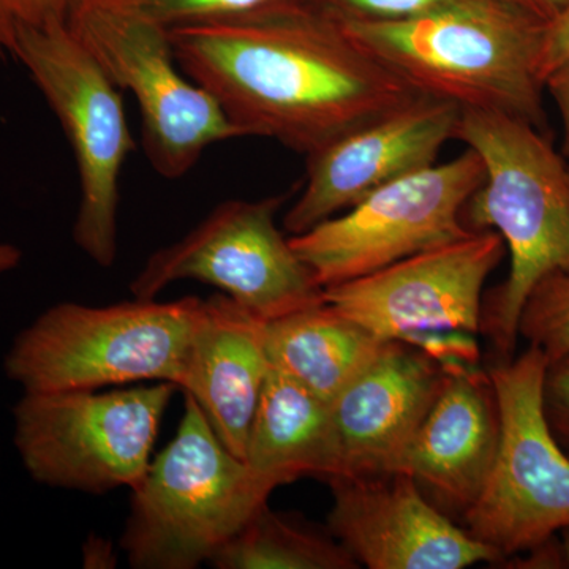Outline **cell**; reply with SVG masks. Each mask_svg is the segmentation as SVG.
<instances>
[{
  "label": "cell",
  "instance_id": "15",
  "mask_svg": "<svg viewBox=\"0 0 569 569\" xmlns=\"http://www.w3.org/2000/svg\"><path fill=\"white\" fill-rule=\"evenodd\" d=\"M443 378V366L421 348L385 342L331 402L342 477L396 473Z\"/></svg>",
  "mask_w": 569,
  "mask_h": 569
},
{
  "label": "cell",
  "instance_id": "25",
  "mask_svg": "<svg viewBox=\"0 0 569 569\" xmlns=\"http://www.w3.org/2000/svg\"><path fill=\"white\" fill-rule=\"evenodd\" d=\"M542 396L550 429L569 451V355L549 362Z\"/></svg>",
  "mask_w": 569,
  "mask_h": 569
},
{
  "label": "cell",
  "instance_id": "24",
  "mask_svg": "<svg viewBox=\"0 0 569 569\" xmlns=\"http://www.w3.org/2000/svg\"><path fill=\"white\" fill-rule=\"evenodd\" d=\"M332 20L385 21L410 17L441 0H302Z\"/></svg>",
  "mask_w": 569,
  "mask_h": 569
},
{
  "label": "cell",
  "instance_id": "11",
  "mask_svg": "<svg viewBox=\"0 0 569 569\" xmlns=\"http://www.w3.org/2000/svg\"><path fill=\"white\" fill-rule=\"evenodd\" d=\"M473 149L381 187L353 208L290 236L291 246L323 288L359 279L413 254L468 238L463 220L485 181Z\"/></svg>",
  "mask_w": 569,
  "mask_h": 569
},
{
  "label": "cell",
  "instance_id": "22",
  "mask_svg": "<svg viewBox=\"0 0 569 569\" xmlns=\"http://www.w3.org/2000/svg\"><path fill=\"white\" fill-rule=\"evenodd\" d=\"M153 21L171 29L224 18L244 17L302 0H130Z\"/></svg>",
  "mask_w": 569,
  "mask_h": 569
},
{
  "label": "cell",
  "instance_id": "6",
  "mask_svg": "<svg viewBox=\"0 0 569 569\" xmlns=\"http://www.w3.org/2000/svg\"><path fill=\"white\" fill-rule=\"evenodd\" d=\"M174 385L26 392L13 408V441L32 479L48 488L111 492L137 488L151 466Z\"/></svg>",
  "mask_w": 569,
  "mask_h": 569
},
{
  "label": "cell",
  "instance_id": "12",
  "mask_svg": "<svg viewBox=\"0 0 569 569\" xmlns=\"http://www.w3.org/2000/svg\"><path fill=\"white\" fill-rule=\"evenodd\" d=\"M288 193L228 200L190 233L148 258L130 283L137 299H156L181 280L219 288L266 321L323 305L325 288L277 228Z\"/></svg>",
  "mask_w": 569,
  "mask_h": 569
},
{
  "label": "cell",
  "instance_id": "8",
  "mask_svg": "<svg viewBox=\"0 0 569 569\" xmlns=\"http://www.w3.org/2000/svg\"><path fill=\"white\" fill-rule=\"evenodd\" d=\"M505 250L497 231H475L372 274L325 288V302L383 342L421 348L443 367L475 366L482 288Z\"/></svg>",
  "mask_w": 569,
  "mask_h": 569
},
{
  "label": "cell",
  "instance_id": "10",
  "mask_svg": "<svg viewBox=\"0 0 569 569\" xmlns=\"http://www.w3.org/2000/svg\"><path fill=\"white\" fill-rule=\"evenodd\" d=\"M541 350L501 359L489 370L500 441L488 481L463 516L468 533L500 561L545 545L569 527V455L546 418Z\"/></svg>",
  "mask_w": 569,
  "mask_h": 569
},
{
  "label": "cell",
  "instance_id": "14",
  "mask_svg": "<svg viewBox=\"0 0 569 569\" xmlns=\"http://www.w3.org/2000/svg\"><path fill=\"white\" fill-rule=\"evenodd\" d=\"M329 533L370 569H462L497 563L496 550L438 509L410 475L337 477Z\"/></svg>",
  "mask_w": 569,
  "mask_h": 569
},
{
  "label": "cell",
  "instance_id": "16",
  "mask_svg": "<svg viewBox=\"0 0 569 569\" xmlns=\"http://www.w3.org/2000/svg\"><path fill=\"white\" fill-rule=\"evenodd\" d=\"M440 391L400 459L438 509L466 516L488 481L500 441V413L489 373L443 367Z\"/></svg>",
  "mask_w": 569,
  "mask_h": 569
},
{
  "label": "cell",
  "instance_id": "13",
  "mask_svg": "<svg viewBox=\"0 0 569 569\" xmlns=\"http://www.w3.org/2000/svg\"><path fill=\"white\" fill-rule=\"evenodd\" d=\"M460 108L418 96L307 157L305 189L283 217L291 236L353 208L370 193L427 167L456 140Z\"/></svg>",
  "mask_w": 569,
  "mask_h": 569
},
{
  "label": "cell",
  "instance_id": "18",
  "mask_svg": "<svg viewBox=\"0 0 569 569\" xmlns=\"http://www.w3.org/2000/svg\"><path fill=\"white\" fill-rule=\"evenodd\" d=\"M247 466L280 488L299 478L342 477L331 403L269 366L247 438Z\"/></svg>",
  "mask_w": 569,
  "mask_h": 569
},
{
  "label": "cell",
  "instance_id": "9",
  "mask_svg": "<svg viewBox=\"0 0 569 569\" xmlns=\"http://www.w3.org/2000/svg\"><path fill=\"white\" fill-rule=\"evenodd\" d=\"M11 59L24 67L61 122L77 160L81 198L74 244L93 263L111 268L118 257L119 179L137 148L121 89L67 20L21 32Z\"/></svg>",
  "mask_w": 569,
  "mask_h": 569
},
{
  "label": "cell",
  "instance_id": "23",
  "mask_svg": "<svg viewBox=\"0 0 569 569\" xmlns=\"http://www.w3.org/2000/svg\"><path fill=\"white\" fill-rule=\"evenodd\" d=\"M74 2L77 0H0V61L11 59L21 32L66 21Z\"/></svg>",
  "mask_w": 569,
  "mask_h": 569
},
{
  "label": "cell",
  "instance_id": "20",
  "mask_svg": "<svg viewBox=\"0 0 569 569\" xmlns=\"http://www.w3.org/2000/svg\"><path fill=\"white\" fill-rule=\"evenodd\" d=\"M217 569H353L358 561L329 530L264 505L212 560Z\"/></svg>",
  "mask_w": 569,
  "mask_h": 569
},
{
  "label": "cell",
  "instance_id": "27",
  "mask_svg": "<svg viewBox=\"0 0 569 569\" xmlns=\"http://www.w3.org/2000/svg\"><path fill=\"white\" fill-rule=\"evenodd\" d=\"M545 89L552 97L559 110L561 127H563V157L569 162V58L550 71L545 80Z\"/></svg>",
  "mask_w": 569,
  "mask_h": 569
},
{
  "label": "cell",
  "instance_id": "1",
  "mask_svg": "<svg viewBox=\"0 0 569 569\" xmlns=\"http://www.w3.org/2000/svg\"><path fill=\"white\" fill-rule=\"evenodd\" d=\"M168 36L183 73L242 137L306 157L419 96L305 2L176 26Z\"/></svg>",
  "mask_w": 569,
  "mask_h": 569
},
{
  "label": "cell",
  "instance_id": "21",
  "mask_svg": "<svg viewBox=\"0 0 569 569\" xmlns=\"http://www.w3.org/2000/svg\"><path fill=\"white\" fill-rule=\"evenodd\" d=\"M519 337L549 362L569 355V274H552L531 290L519 318Z\"/></svg>",
  "mask_w": 569,
  "mask_h": 569
},
{
  "label": "cell",
  "instance_id": "5",
  "mask_svg": "<svg viewBox=\"0 0 569 569\" xmlns=\"http://www.w3.org/2000/svg\"><path fill=\"white\" fill-rule=\"evenodd\" d=\"M197 296L93 307L61 302L22 329L6 373L26 392L92 391L167 381L181 388L200 313Z\"/></svg>",
  "mask_w": 569,
  "mask_h": 569
},
{
  "label": "cell",
  "instance_id": "17",
  "mask_svg": "<svg viewBox=\"0 0 569 569\" xmlns=\"http://www.w3.org/2000/svg\"><path fill=\"white\" fill-rule=\"evenodd\" d=\"M266 323L227 295L203 299L179 388L198 403L223 447L241 460L271 366Z\"/></svg>",
  "mask_w": 569,
  "mask_h": 569
},
{
  "label": "cell",
  "instance_id": "26",
  "mask_svg": "<svg viewBox=\"0 0 569 569\" xmlns=\"http://www.w3.org/2000/svg\"><path fill=\"white\" fill-rule=\"evenodd\" d=\"M569 58V6L561 11L559 17L548 22L546 28L545 44H542L541 71L542 82L550 71L556 70L565 59Z\"/></svg>",
  "mask_w": 569,
  "mask_h": 569
},
{
  "label": "cell",
  "instance_id": "7",
  "mask_svg": "<svg viewBox=\"0 0 569 569\" xmlns=\"http://www.w3.org/2000/svg\"><path fill=\"white\" fill-rule=\"evenodd\" d=\"M67 24L137 100L142 148L157 174L181 179L206 149L244 138L211 93L183 73L168 29L130 0H77Z\"/></svg>",
  "mask_w": 569,
  "mask_h": 569
},
{
  "label": "cell",
  "instance_id": "19",
  "mask_svg": "<svg viewBox=\"0 0 569 569\" xmlns=\"http://www.w3.org/2000/svg\"><path fill=\"white\" fill-rule=\"evenodd\" d=\"M383 343L326 302L266 323L271 366L329 403L376 358Z\"/></svg>",
  "mask_w": 569,
  "mask_h": 569
},
{
  "label": "cell",
  "instance_id": "30",
  "mask_svg": "<svg viewBox=\"0 0 569 569\" xmlns=\"http://www.w3.org/2000/svg\"><path fill=\"white\" fill-rule=\"evenodd\" d=\"M560 549L565 568H569V527L560 531Z\"/></svg>",
  "mask_w": 569,
  "mask_h": 569
},
{
  "label": "cell",
  "instance_id": "29",
  "mask_svg": "<svg viewBox=\"0 0 569 569\" xmlns=\"http://www.w3.org/2000/svg\"><path fill=\"white\" fill-rule=\"evenodd\" d=\"M22 252L20 247L0 242V274L13 271L20 266Z\"/></svg>",
  "mask_w": 569,
  "mask_h": 569
},
{
  "label": "cell",
  "instance_id": "28",
  "mask_svg": "<svg viewBox=\"0 0 569 569\" xmlns=\"http://www.w3.org/2000/svg\"><path fill=\"white\" fill-rule=\"evenodd\" d=\"M516 2L548 22L559 17L561 11L569 6V0H516Z\"/></svg>",
  "mask_w": 569,
  "mask_h": 569
},
{
  "label": "cell",
  "instance_id": "3",
  "mask_svg": "<svg viewBox=\"0 0 569 569\" xmlns=\"http://www.w3.org/2000/svg\"><path fill=\"white\" fill-rule=\"evenodd\" d=\"M456 140L481 157L485 181L463 220L508 247L509 274L482 307L481 332L501 359L515 356L519 318L535 287L569 274V162L545 132L503 112L462 110Z\"/></svg>",
  "mask_w": 569,
  "mask_h": 569
},
{
  "label": "cell",
  "instance_id": "2",
  "mask_svg": "<svg viewBox=\"0 0 569 569\" xmlns=\"http://www.w3.org/2000/svg\"><path fill=\"white\" fill-rule=\"evenodd\" d=\"M340 24L419 96L503 112L545 132L548 21L516 0H441L397 20Z\"/></svg>",
  "mask_w": 569,
  "mask_h": 569
},
{
  "label": "cell",
  "instance_id": "4",
  "mask_svg": "<svg viewBox=\"0 0 569 569\" xmlns=\"http://www.w3.org/2000/svg\"><path fill=\"white\" fill-rule=\"evenodd\" d=\"M276 486L236 458L186 396L178 432L132 489L121 546L137 569H193L268 503Z\"/></svg>",
  "mask_w": 569,
  "mask_h": 569
}]
</instances>
